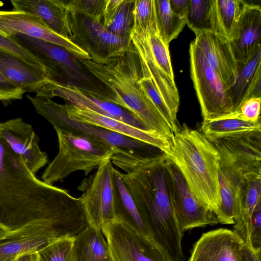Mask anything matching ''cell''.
<instances>
[{
  "instance_id": "obj_1",
  "label": "cell",
  "mask_w": 261,
  "mask_h": 261,
  "mask_svg": "<svg viewBox=\"0 0 261 261\" xmlns=\"http://www.w3.org/2000/svg\"><path fill=\"white\" fill-rule=\"evenodd\" d=\"M39 224L60 238H74L87 225L80 197L38 179L0 136V229Z\"/></svg>"
},
{
  "instance_id": "obj_2",
  "label": "cell",
  "mask_w": 261,
  "mask_h": 261,
  "mask_svg": "<svg viewBox=\"0 0 261 261\" xmlns=\"http://www.w3.org/2000/svg\"><path fill=\"white\" fill-rule=\"evenodd\" d=\"M165 161V154L161 153L125 173H121V175L149 229L152 240L170 261H184L181 247L183 232L170 198Z\"/></svg>"
},
{
  "instance_id": "obj_3",
  "label": "cell",
  "mask_w": 261,
  "mask_h": 261,
  "mask_svg": "<svg viewBox=\"0 0 261 261\" xmlns=\"http://www.w3.org/2000/svg\"><path fill=\"white\" fill-rule=\"evenodd\" d=\"M79 59L103 87L107 101L128 111L150 130L171 140L173 133L167 121L139 84L140 66L135 48L102 63Z\"/></svg>"
},
{
  "instance_id": "obj_4",
  "label": "cell",
  "mask_w": 261,
  "mask_h": 261,
  "mask_svg": "<svg viewBox=\"0 0 261 261\" xmlns=\"http://www.w3.org/2000/svg\"><path fill=\"white\" fill-rule=\"evenodd\" d=\"M165 154L178 168L194 196L216 214L220 204L219 156L213 144L200 132L184 124L173 133Z\"/></svg>"
},
{
  "instance_id": "obj_5",
  "label": "cell",
  "mask_w": 261,
  "mask_h": 261,
  "mask_svg": "<svg viewBox=\"0 0 261 261\" xmlns=\"http://www.w3.org/2000/svg\"><path fill=\"white\" fill-rule=\"evenodd\" d=\"M26 97L36 112L45 118L56 132H81L92 135L116 148L119 154L111 160V162L125 172L161 153H158V150L161 151L159 149L144 142L100 126L74 120L68 115L63 105L51 99L29 95Z\"/></svg>"
},
{
  "instance_id": "obj_6",
  "label": "cell",
  "mask_w": 261,
  "mask_h": 261,
  "mask_svg": "<svg viewBox=\"0 0 261 261\" xmlns=\"http://www.w3.org/2000/svg\"><path fill=\"white\" fill-rule=\"evenodd\" d=\"M59 151L43 172L42 181L53 185L76 171L88 175L104 161L119 154L114 147L92 135L56 132Z\"/></svg>"
},
{
  "instance_id": "obj_7",
  "label": "cell",
  "mask_w": 261,
  "mask_h": 261,
  "mask_svg": "<svg viewBox=\"0 0 261 261\" xmlns=\"http://www.w3.org/2000/svg\"><path fill=\"white\" fill-rule=\"evenodd\" d=\"M45 68L49 80L76 86L104 99L106 93L102 85L81 63L77 57L63 47L53 43L14 34L8 37Z\"/></svg>"
},
{
  "instance_id": "obj_8",
  "label": "cell",
  "mask_w": 261,
  "mask_h": 261,
  "mask_svg": "<svg viewBox=\"0 0 261 261\" xmlns=\"http://www.w3.org/2000/svg\"><path fill=\"white\" fill-rule=\"evenodd\" d=\"M67 11L70 31L68 39L86 51L93 61L102 63L134 49L130 39L113 34L101 21L80 13Z\"/></svg>"
},
{
  "instance_id": "obj_9",
  "label": "cell",
  "mask_w": 261,
  "mask_h": 261,
  "mask_svg": "<svg viewBox=\"0 0 261 261\" xmlns=\"http://www.w3.org/2000/svg\"><path fill=\"white\" fill-rule=\"evenodd\" d=\"M189 54L191 76L200 105L203 121L233 113L232 106L224 85L194 41L190 43Z\"/></svg>"
},
{
  "instance_id": "obj_10",
  "label": "cell",
  "mask_w": 261,
  "mask_h": 261,
  "mask_svg": "<svg viewBox=\"0 0 261 261\" xmlns=\"http://www.w3.org/2000/svg\"><path fill=\"white\" fill-rule=\"evenodd\" d=\"M219 156V167L242 179L261 176V130L223 136L210 141Z\"/></svg>"
},
{
  "instance_id": "obj_11",
  "label": "cell",
  "mask_w": 261,
  "mask_h": 261,
  "mask_svg": "<svg viewBox=\"0 0 261 261\" xmlns=\"http://www.w3.org/2000/svg\"><path fill=\"white\" fill-rule=\"evenodd\" d=\"M112 261H170L163 250L150 238L115 218L103 225Z\"/></svg>"
},
{
  "instance_id": "obj_12",
  "label": "cell",
  "mask_w": 261,
  "mask_h": 261,
  "mask_svg": "<svg viewBox=\"0 0 261 261\" xmlns=\"http://www.w3.org/2000/svg\"><path fill=\"white\" fill-rule=\"evenodd\" d=\"M165 166L170 198L181 231L218 224L216 215L199 201L178 168L166 156Z\"/></svg>"
},
{
  "instance_id": "obj_13",
  "label": "cell",
  "mask_w": 261,
  "mask_h": 261,
  "mask_svg": "<svg viewBox=\"0 0 261 261\" xmlns=\"http://www.w3.org/2000/svg\"><path fill=\"white\" fill-rule=\"evenodd\" d=\"M35 93L36 96L49 99L59 97L63 99L66 102L80 108L113 118L142 130H150L128 111L75 86L56 80H48Z\"/></svg>"
},
{
  "instance_id": "obj_14",
  "label": "cell",
  "mask_w": 261,
  "mask_h": 261,
  "mask_svg": "<svg viewBox=\"0 0 261 261\" xmlns=\"http://www.w3.org/2000/svg\"><path fill=\"white\" fill-rule=\"evenodd\" d=\"M114 169L111 160L102 163L80 197L89 225L100 230L104 224L116 218Z\"/></svg>"
},
{
  "instance_id": "obj_15",
  "label": "cell",
  "mask_w": 261,
  "mask_h": 261,
  "mask_svg": "<svg viewBox=\"0 0 261 261\" xmlns=\"http://www.w3.org/2000/svg\"><path fill=\"white\" fill-rule=\"evenodd\" d=\"M0 34L8 37L22 34L45 40L65 48L78 58L90 60L89 55L68 38L50 30L38 17L14 11H0Z\"/></svg>"
},
{
  "instance_id": "obj_16",
  "label": "cell",
  "mask_w": 261,
  "mask_h": 261,
  "mask_svg": "<svg viewBox=\"0 0 261 261\" xmlns=\"http://www.w3.org/2000/svg\"><path fill=\"white\" fill-rule=\"evenodd\" d=\"M60 239L51 229L39 224L10 231L0 229V261H15L23 255L37 253Z\"/></svg>"
},
{
  "instance_id": "obj_17",
  "label": "cell",
  "mask_w": 261,
  "mask_h": 261,
  "mask_svg": "<svg viewBox=\"0 0 261 261\" xmlns=\"http://www.w3.org/2000/svg\"><path fill=\"white\" fill-rule=\"evenodd\" d=\"M0 136L22 159L33 174L47 164V155L39 147L38 136L32 126L21 119L0 122Z\"/></svg>"
},
{
  "instance_id": "obj_18",
  "label": "cell",
  "mask_w": 261,
  "mask_h": 261,
  "mask_svg": "<svg viewBox=\"0 0 261 261\" xmlns=\"http://www.w3.org/2000/svg\"><path fill=\"white\" fill-rule=\"evenodd\" d=\"M130 38L138 57L140 72L150 77L177 120L179 96L174 79L168 76L154 60L144 31L133 28Z\"/></svg>"
},
{
  "instance_id": "obj_19",
  "label": "cell",
  "mask_w": 261,
  "mask_h": 261,
  "mask_svg": "<svg viewBox=\"0 0 261 261\" xmlns=\"http://www.w3.org/2000/svg\"><path fill=\"white\" fill-rule=\"evenodd\" d=\"M63 105L68 115L74 120L100 126L144 142L159 149L165 154L170 149V140L154 132L136 128L113 118L69 102Z\"/></svg>"
},
{
  "instance_id": "obj_20",
  "label": "cell",
  "mask_w": 261,
  "mask_h": 261,
  "mask_svg": "<svg viewBox=\"0 0 261 261\" xmlns=\"http://www.w3.org/2000/svg\"><path fill=\"white\" fill-rule=\"evenodd\" d=\"M242 240L231 230L203 233L194 244L189 261H240Z\"/></svg>"
},
{
  "instance_id": "obj_21",
  "label": "cell",
  "mask_w": 261,
  "mask_h": 261,
  "mask_svg": "<svg viewBox=\"0 0 261 261\" xmlns=\"http://www.w3.org/2000/svg\"><path fill=\"white\" fill-rule=\"evenodd\" d=\"M195 36L193 41L227 90L234 83L237 64L229 40L221 34L210 31H203Z\"/></svg>"
},
{
  "instance_id": "obj_22",
  "label": "cell",
  "mask_w": 261,
  "mask_h": 261,
  "mask_svg": "<svg viewBox=\"0 0 261 261\" xmlns=\"http://www.w3.org/2000/svg\"><path fill=\"white\" fill-rule=\"evenodd\" d=\"M261 7L247 3L229 40L237 62H246L261 47Z\"/></svg>"
},
{
  "instance_id": "obj_23",
  "label": "cell",
  "mask_w": 261,
  "mask_h": 261,
  "mask_svg": "<svg viewBox=\"0 0 261 261\" xmlns=\"http://www.w3.org/2000/svg\"><path fill=\"white\" fill-rule=\"evenodd\" d=\"M227 92L233 113L246 100L261 97V47L247 61L237 62L235 81Z\"/></svg>"
},
{
  "instance_id": "obj_24",
  "label": "cell",
  "mask_w": 261,
  "mask_h": 261,
  "mask_svg": "<svg viewBox=\"0 0 261 261\" xmlns=\"http://www.w3.org/2000/svg\"><path fill=\"white\" fill-rule=\"evenodd\" d=\"M0 72L10 83L25 92L36 93L49 80L46 70L0 50Z\"/></svg>"
},
{
  "instance_id": "obj_25",
  "label": "cell",
  "mask_w": 261,
  "mask_h": 261,
  "mask_svg": "<svg viewBox=\"0 0 261 261\" xmlns=\"http://www.w3.org/2000/svg\"><path fill=\"white\" fill-rule=\"evenodd\" d=\"M12 11L24 12L39 17L50 30L68 38L67 11L60 0H13Z\"/></svg>"
},
{
  "instance_id": "obj_26",
  "label": "cell",
  "mask_w": 261,
  "mask_h": 261,
  "mask_svg": "<svg viewBox=\"0 0 261 261\" xmlns=\"http://www.w3.org/2000/svg\"><path fill=\"white\" fill-rule=\"evenodd\" d=\"M114 177L116 218L143 236L151 239L149 229L124 184L121 172L114 168Z\"/></svg>"
},
{
  "instance_id": "obj_27",
  "label": "cell",
  "mask_w": 261,
  "mask_h": 261,
  "mask_svg": "<svg viewBox=\"0 0 261 261\" xmlns=\"http://www.w3.org/2000/svg\"><path fill=\"white\" fill-rule=\"evenodd\" d=\"M240 213L236 221L233 231L250 247V235L253 213L261 201V176L244 180L240 194Z\"/></svg>"
},
{
  "instance_id": "obj_28",
  "label": "cell",
  "mask_w": 261,
  "mask_h": 261,
  "mask_svg": "<svg viewBox=\"0 0 261 261\" xmlns=\"http://www.w3.org/2000/svg\"><path fill=\"white\" fill-rule=\"evenodd\" d=\"M220 204L215 214L218 223L234 224L240 213V194L243 181L219 168Z\"/></svg>"
},
{
  "instance_id": "obj_29",
  "label": "cell",
  "mask_w": 261,
  "mask_h": 261,
  "mask_svg": "<svg viewBox=\"0 0 261 261\" xmlns=\"http://www.w3.org/2000/svg\"><path fill=\"white\" fill-rule=\"evenodd\" d=\"M73 261H112L101 230L88 225L74 238Z\"/></svg>"
},
{
  "instance_id": "obj_30",
  "label": "cell",
  "mask_w": 261,
  "mask_h": 261,
  "mask_svg": "<svg viewBox=\"0 0 261 261\" xmlns=\"http://www.w3.org/2000/svg\"><path fill=\"white\" fill-rule=\"evenodd\" d=\"M134 2L133 0H106L101 22L113 34L126 39L134 24Z\"/></svg>"
},
{
  "instance_id": "obj_31",
  "label": "cell",
  "mask_w": 261,
  "mask_h": 261,
  "mask_svg": "<svg viewBox=\"0 0 261 261\" xmlns=\"http://www.w3.org/2000/svg\"><path fill=\"white\" fill-rule=\"evenodd\" d=\"M185 19L195 35L203 31L222 35L217 17L216 0H190Z\"/></svg>"
},
{
  "instance_id": "obj_32",
  "label": "cell",
  "mask_w": 261,
  "mask_h": 261,
  "mask_svg": "<svg viewBox=\"0 0 261 261\" xmlns=\"http://www.w3.org/2000/svg\"><path fill=\"white\" fill-rule=\"evenodd\" d=\"M257 130H261L260 121H246L231 115L203 121L201 126V133L209 141L232 134Z\"/></svg>"
},
{
  "instance_id": "obj_33",
  "label": "cell",
  "mask_w": 261,
  "mask_h": 261,
  "mask_svg": "<svg viewBox=\"0 0 261 261\" xmlns=\"http://www.w3.org/2000/svg\"><path fill=\"white\" fill-rule=\"evenodd\" d=\"M155 5L159 34L163 42L169 45L186 24L185 18L177 16L171 11L169 0H155Z\"/></svg>"
},
{
  "instance_id": "obj_34",
  "label": "cell",
  "mask_w": 261,
  "mask_h": 261,
  "mask_svg": "<svg viewBox=\"0 0 261 261\" xmlns=\"http://www.w3.org/2000/svg\"><path fill=\"white\" fill-rule=\"evenodd\" d=\"M247 2L245 0H216L218 22L222 33L230 40Z\"/></svg>"
},
{
  "instance_id": "obj_35",
  "label": "cell",
  "mask_w": 261,
  "mask_h": 261,
  "mask_svg": "<svg viewBox=\"0 0 261 261\" xmlns=\"http://www.w3.org/2000/svg\"><path fill=\"white\" fill-rule=\"evenodd\" d=\"M74 239L66 237L50 243L37 252V261H73Z\"/></svg>"
},
{
  "instance_id": "obj_36",
  "label": "cell",
  "mask_w": 261,
  "mask_h": 261,
  "mask_svg": "<svg viewBox=\"0 0 261 261\" xmlns=\"http://www.w3.org/2000/svg\"><path fill=\"white\" fill-rule=\"evenodd\" d=\"M139 84L144 92L164 117L172 133L176 132L179 128L177 120L173 117L170 110L150 77L140 72Z\"/></svg>"
},
{
  "instance_id": "obj_37",
  "label": "cell",
  "mask_w": 261,
  "mask_h": 261,
  "mask_svg": "<svg viewBox=\"0 0 261 261\" xmlns=\"http://www.w3.org/2000/svg\"><path fill=\"white\" fill-rule=\"evenodd\" d=\"M62 5L69 11L88 15L102 21L106 0H60Z\"/></svg>"
},
{
  "instance_id": "obj_38",
  "label": "cell",
  "mask_w": 261,
  "mask_h": 261,
  "mask_svg": "<svg viewBox=\"0 0 261 261\" xmlns=\"http://www.w3.org/2000/svg\"><path fill=\"white\" fill-rule=\"evenodd\" d=\"M133 13V28L147 30L156 22L155 0H135Z\"/></svg>"
},
{
  "instance_id": "obj_39",
  "label": "cell",
  "mask_w": 261,
  "mask_h": 261,
  "mask_svg": "<svg viewBox=\"0 0 261 261\" xmlns=\"http://www.w3.org/2000/svg\"><path fill=\"white\" fill-rule=\"evenodd\" d=\"M260 102L261 97L248 99L230 115L246 121L256 122L260 121Z\"/></svg>"
},
{
  "instance_id": "obj_40",
  "label": "cell",
  "mask_w": 261,
  "mask_h": 261,
  "mask_svg": "<svg viewBox=\"0 0 261 261\" xmlns=\"http://www.w3.org/2000/svg\"><path fill=\"white\" fill-rule=\"evenodd\" d=\"M0 50L11 54L30 64L43 68L46 70L44 66L37 59L8 37H5L1 34Z\"/></svg>"
},
{
  "instance_id": "obj_41",
  "label": "cell",
  "mask_w": 261,
  "mask_h": 261,
  "mask_svg": "<svg viewBox=\"0 0 261 261\" xmlns=\"http://www.w3.org/2000/svg\"><path fill=\"white\" fill-rule=\"evenodd\" d=\"M250 247L255 251L261 250V201L257 204L252 217Z\"/></svg>"
},
{
  "instance_id": "obj_42",
  "label": "cell",
  "mask_w": 261,
  "mask_h": 261,
  "mask_svg": "<svg viewBox=\"0 0 261 261\" xmlns=\"http://www.w3.org/2000/svg\"><path fill=\"white\" fill-rule=\"evenodd\" d=\"M25 92L8 81L0 72V100L20 99Z\"/></svg>"
},
{
  "instance_id": "obj_43",
  "label": "cell",
  "mask_w": 261,
  "mask_h": 261,
  "mask_svg": "<svg viewBox=\"0 0 261 261\" xmlns=\"http://www.w3.org/2000/svg\"><path fill=\"white\" fill-rule=\"evenodd\" d=\"M190 0H169L171 11L177 16L185 18Z\"/></svg>"
},
{
  "instance_id": "obj_44",
  "label": "cell",
  "mask_w": 261,
  "mask_h": 261,
  "mask_svg": "<svg viewBox=\"0 0 261 261\" xmlns=\"http://www.w3.org/2000/svg\"><path fill=\"white\" fill-rule=\"evenodd\" d=\"M240 261H261V250L255 251L244 244L241 249Z\"/></svg>"
},
{
  "instance_id": "obj_45",
  "label": "cell",
  "mask_w": 261,
  "mask_h": 261,
  "mask_svg": "<svg viewBox=\"0 0 261 261\" xmlns=\"http://www.w3.org/2000/svg\"><path fill=\"white\" fill-rule=\"evenodd\" d=\"M15 261H37V253H32L24 254Z\"/></svg>"
}]
</instances>
